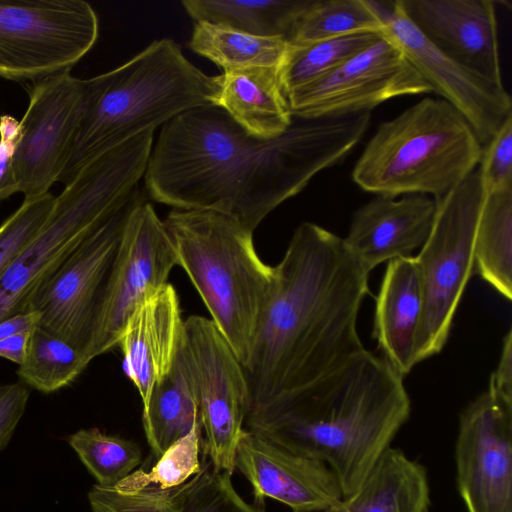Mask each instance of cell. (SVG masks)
Listing matches in <instances>:
<instances>
[{"label": "cell", "mask_w": 512, "mask_h": 512, "mask_svg": "<svg viewBox=\"0 0 512 512\" xmlns=\"http://www.w3.org/2000/svg\"><path fill=\"white\" fill-rule=\"evenodd\" d=\"M370 112L293 118L273 139L248 134L223 109L202 106L162 126L144 173L146 192L181 210H213L250 231L361 140Z\"/></svg>", "instance_id": "cell-1"}, {"label": "cell", "mask_w": 512, "mask_h": 512, "mask_svg": "<svg viewBox=\"0 0 512 512\" xmlns=\"http://www.w3.org/2000/svg\"><path fill=\"white\" fill-rule=\"evenodd\" d=\"M274 271L243 366L248 414L314 383L364 349L357 317L369 294L370 272L343 238L304 222Z\"/></svg>", "instance_id": "cell-2"}, {"label": "cell", "mask_w": 512, "mask_h": 512, "mask_svg": "<svg viewBox=\"0 0 512 512\" xmlns=\"http://www.w3.org/2000/svg\"><path fill=\"white\" fill-rule=\"evenodd\" d=\"M409 413L403 377L364 348L314 383L250 412L246 420L248 430L262 438L326 464L346 498Z\"/></svg>", "instance_id": "cell-3"}, {"label": "cell", "mask_w": 512, "mask_h": 512, "mask_svg": "<svg viewBox=\"0 0 512 512\" xmlns=\"http://www.w3.org/2000/svg\"><path fill=\"white\" fill-rule=\"evenodd\" d=\"M92 92L65 184L93 158L188 110L216 105L221 75H207L171 39L152 42L121 66L91 78Z\"/></svg>", "instance_id": "cell-4"}, {"label": "cell", "mask_w": 512, "mask_h": 512, "mask_svg": "<svg viewBox=\"0 0 512 512\" xmlns=\"http://www.w3.org/2000/svg\"><path fill=\"white\" fill-rule=\"evenodd\" d=\"M154 131L93 158L65 184L41 230L0 279V322L26 313L36 291L139 191Z\"/></svg>", "instance_id": "cell-5"}, {"label": "cell", "mask_w": 512, "mask_h": 512, "mask_svg": "<svg viewBox=\"0 0 512 512\" xmlns=\"http://www.w3.org/2000/svg\"><path fill=\"white\" fill-rule=\"evenodd\" d=\"M163 222L178 265L244 366L274 285V267L258 256L253 232L229 215L174 209Z\"/></svg>", "instance_id": "cell-6"}, {"label": "cell", "mask_w": 512, "mask_h": 512, "mask_svg": "<svg viewBox=\"0 0 512 512\" xmlns=\"http://www.w3.org/2000/svg\"><path fill=\"white\" fill-rule=\"evenodd\" d=\"M482 152L464 116L444 99L427 97L379 125L352 178L378 196L439 200L477 168Z\"/></svg>", "instance_id": "cell-7"}, {"label": "cell", "mask_w": 512, "mask_h": 512, "mask_svg": "<svg viewBox=\"0 0 512 512\" xmlns=\"http://www.w3.org/2000/svg\"><path fill=\"white\" fill-rule=\"evenodd\" d=\"M478 168L436 201L430 234L415 256L422 313L415 363L438 354L447 342L453 318L474 269V242L484 199Z\"/></svg>", "instance_id": "cell-8"}, {"label": "cell", "mask_w": 512, "mask_h": 512, "mask_svg": "<svg viewBox=\"0 0 512 512\" xmlns=\"http://www.w3.org/2000/svg\"><path fill=\"white\" fill-rule=\"evenodd\" d=\"M98 17L83 0H0V77L70 71L94 46Z\"/></svg>", "instance_id": "cell-9"}, {"label": "cell", "mask_w": 512, "mask_h": 512, "mask_svg": "<svg viewBox=\"0 0 512 512\" xmlns=\"http://www.w3.org/2000/svg\"><path fill=\"white\" fill-rule=\"evenodd\" d=\"M178 265L164 222L145 199L129 212L87 351L91 361L118 345L133 313L167 283Z\"/></svg>", "instance_id": "cell-10"}, {"label": "cell", "mask_w": 512, "mask_h": 512, "mask_svg": "<svg viewBox=\"0 0 512 512\" xmlns=\"http://www.w3.org/2000/svg\"><path fill=\"white\" fill-rule=\"evenodd\" d=\"M143 199L145 197L139 190L72 253L36 291L28 306L27 312L39 313L37 327L66 341L87 359L125 220Z\"/></svg>", "instance_id": "cell-11"}, {"label": "cell", "mask_w": 512, "mask_h": 512, "mask_svg": "<svg viewBox=\"0 0 512 512\" xmlns=\"http://www.w3.org/2000/svg\"><path fill=\"white\" fill-rule=\"evenodd\" d=\"M92 92L91 78L64 71L33 81L14 154L18 193L49 192L68 164Z\"/></svg>", "instance_id": "cell-12"}, {"label": "cell", "mask_w": 512, "mask_h": 512, "mask_svg": "<svg viewBox=\"0 0 512 512\" xmlns=\"http://www.w3.org/2000/svg\"><path fill=\"white\" fill-rule=\"evenodd\" d=\"M189 360L205 434V452L214 467L232 475L239 437L249 411L244 369L211 319L184 321Z\"/></svg>", "instance_id": "cell-13"}, {"label": "cell", "mask_w": 512, "mask_h": 512, "mask_svg": "<svg viewBox=\"0 0 512 512\" xmlns=\"http://www.w3.org/2000/svg\"><path fill=\"white\" fill-rule=\"evenodd\" d=\"M428 83L384 34L340 66L286 94L293 118L317 119L370 112L391 98L430 93Z\"/></svg>", "instance_id": "cell-14"}, {"label": "cell", "mask_w": 512, "mask_h": 512, "mask_svg": "<svg viewBox=\"0 0 512 512\" xmlns=\"http://www.w3.org/2000/svg\"><path fill=\"white\" fill-rule=\"evenodd\" d=\"M457 485L468 512H512V402L487 390L462 413Z\"/></svg>", "instance_id": "cell-15"}, {"label": "cell", "mask_w": 512, "mask_h": 512, "mask_svg": "<svg viewBox=\"0 0 512 512\" xmlns=\"http://www.w3.org/2000/svg\"><path fill=\"white\" fill-rule=\"evenodd\" d=\"M384 34L428 83L468 121L484 146L512 114L503 85L465 68L435 48L407 19L397 0L382 15Z\"/></svg>", "instance_id": "cell-16"}, {"label": "cell", "mask_w": 512, "mask_h": 512, "mask_svg": "<svg viewBox=\"0 0 512 512\" xmlns=\"http://www.w3.org/2000/svg\"><path fill=\"white\" fill-rule=\"evenodd\" d=\"M234 466L248 480L256 499L277 500L293 512L317 511L343 500L340 485L326 464L248 429L239 437Z\"/></svg>", "instance_id": "cell-17"}, {"label": "cell", "mask_w": 512, "mask_h": 512, "mask_svg": "<svg viewBox=\"0 0 512 512\" xmlns=\"http://www.w3.org/2000/svg\"><path fill=\"white\" fill-rule=\"evenodd\" d=\"M415 28L440 52L503 85L495 2L397 0Z\"/></svg>", "instance_id": "cell-18"}, {"label": "cell", "mask_w": 512, "mask_h": 512, "mask_svg": "<svg viewBox=\"0 0 512 512\" xmlns=\"http://www.w3.org/2000/svg\"><path fill=\"white\" fill-rule=\"evenodd\" d=\"M435 212L436 201L428 195H404L399 200L378 196L354 213L344 246L370 272L421 248Z\"/></svg>", "instance_id": "cell-19"}, {"label": "cell", "mask_w": 512, "mask_h": 512, "mask_svg": "<svg viewBox=\"0 0 512 512\" xmlns=\"http://www.w3.org/2000/svg\"><path fill=\"white\" fill-rule=\"evenodd\" d=\"M184 339L175 288L166 284L128 320L118 345L124 368L146 407L155 384L169 371Z\"/></svg>", "instance_id": "cell-20"}, {"label": "cell", "mask_w": 512, "mask_h": 512, "mask_svg": "<svg viewBox=\"0 0 512 512\" xmlns=\"http://www.w3.org/2000/svg\"><path fill=\"white\" fill-rule=\"evenodd\" d=\"M422 292L415 257L388 262L376 299L373 337L383 359L402 377L415 363Z\"/></svg>", "instance_id": "cell-21"}, {"label": "cell", "mask_w": 512, "mask_h": 512, "mask_svg": "<svg viewBox=\"0 0 512 512\" xmlns=\"http://www.w3.org/2000/svg\"><path fill=\"white\" fill-rule=\"evenodd\" d=\"M216 106L261 139L278 137L293 122L276 67L224 71Z\"/></svg>", "instance_id": "cell-22"}, {"label": "cell", "mask_w": 512, "mask_h": 512, "mask_svg": "<svg viewBox=\"0 0 512 512\" xmlns=\"http://www.w3.org/2000/svg\"><path fill=\"white\" fill-rule=\"evenodd\" d=\"M343 504L348 512H426V472L402 451L389 446L356 491L343 498Z\"/></svg>", "instance_id": "cell-23"}, {"label": "cell", "mask_w": 512, "mask_h": 512, "mask_svg": "<svg viewBox=\"0 0 512 512\" xmlns=\"http://www.w3.org/2000/svg\"><path fill=\"white\" fill-rule=\"evenodd\" d=\"M142 419L156 458L201 422L184 339L171 368L153 387Z\"/></svg>", "instance_id": "cell-24"}, {"label": "cell", "mask_w": 512, "mask_h": 512, "mask_svg": "<svg viewBox=\"0 0 512 512\" xmlns=\"http://www.w3.org/2000/svg\"><path fill=\"white\" fill-rule=\"evenodd\" d=\"M315 0H185L182 5L195 21L229 26L248 34L285 37Z\"/></svg>", "instance_id": "cell-25"}, {"label": "cell", "mask_w": 512, "mask_h": 512, "mask_svg": "<svg viewBox=\"0 0 512 512\" xmlns=\"http://www.w3.org/2000/svg\"><path fill=\"white\" fill-rule=\"evenodd\" d=\"M474 268L512 299V188L485 193L475 233Z\"/></svg>", "instance_id": "cell-26"}, {"label": "cell", "mask_w": 512, "mask_h": 512, "mask_svg": "<svg viewBox=\"0 0 512 512\" xmlns=\"http://www.w3.org/2000/svg\"><path fill=\"white\" fill-rule=\"evenodd\" d=\"M189 46L223 71L253 67L281 68L289 50L285 37L256 36L206 21L195 22Z\"/></svg>", "instance_id": "cell-27"}, {"label": "cell", "mask_w": 512, "mask_h": 512, "mask_svg": "<svg viewBox=\"0 0 512 512\" xmlns=\"http://www.w3.org/2000/svg\"><path fill=\"white\" fill-rule=\"evenodd\" d=\"M365 31L384 33L375 1L315 0L295 25L288 42L299 46Z\"/></svg>", "instance_id": "cell-28"}, {"label": "cell", "mask_w": 512, "mask_h": 512, "mask_svg": "<svg viewBox=\"0 0 512 512\" xmlns=\"http://www.w3.org/2000/svg\"><path fill=\"white\" fill-rule=\"evenodd\" d=\"M89 363L81 351L36 326L17 375L27 387L52 393L72 383Z\"/></svg>", "instance_id": "cell-29"}, {"label": "cell", "mask_w": 512, "mask_h": 512, "mask_svg": "<svg viewBox=\"0 0 512 512\" xmlns=\"http://www.w3.org/2000/svg\"><path fill=\"white\" fill-rule=\"evenodd\" d=\"M383 36L384 33L365 31L306 45L289 44L280 68V82L285 95L340 66Z\"/></svg>", "instance_id": "cell-30"}, {"label": "cell", "mask_w": 512, "mask_h": 512, "mask_svg": "<svg viewBox=\"0 0 512 512\" xmlns=\"http://www.w3.org/2000/svg\"><path fill=\"white\" fill-rule=\"evenodd\" d=\"M68 443L102 487H114L136 470L142 459L136 443L98 428L80 429L69 436Z\"/></svg>", "instance_id": "cell-31"}, {"label": "cell", "mask_w": 512, "mask_h": 512, "mask_svg": "<svg viewBox=\"0 0 512 512\" xmlns=\"http://www.w3.org/2000/svg\"><path fill=\"white\" fill-rule=\"evenodd\" d=\"M201 436L202 426L198 422L186 436L157 457L150 469H136L112 488L134 494L148 489L168 491L180 487L201 469Z\"/></svg>", "instance_id": "cell-32"}, {"label": "cell", "mask_w": 512, "mask_h": 512, "mask_svg": "<svg viewBox=\"0 0 512 512\" xmlns=\"http://www.w3.org/2000/svg\"><path fill=\"white\" fill-rule=\"evenodd\" d=\"M171 493L179 512H263L247 503L235 490L231 475L210 461Z\"/></svg>", "instance_id": "cell-33"}, {"label": "cell", "mask_w": 512, "mask_h": 512, "mask_svg": "<svg viewBox=\"0 0 512 512\" xmlns=\"http://www.w3.org/2000/svg\"><path fill=\"white\" fill-rule=\"evenodd\" d=\"M50 192L24 198L0 226V279L43 227L53 208Z\"/></svg>", "instance_id": "cell-34"}, {"label": "cell", "mask_w": 512, "mask_h": 512, "mask_svg": "<svg viewBox=\"0 0 512 512\" xmlns=\"http://www.w3.org/2000/svg\"><path fill=\"white\" fill-rule=\"evenodd\" d=\"M88 501L92 512H179L171 490L128 494L95 484L88 492Z\"/></svg>", "instance_id": "cell-35"}, {"label": "cell", "mask_w": 512, "mask_h": 512, "mask_svg": "<svg viewBox=\"0 0 512 512\" xmlns=\"http://www.w3.org/2000/svg\"><path fill=\"white\" fill-rule=\"evenodd\" d=\"M479 164L485 193L512 188V114L483 146Z\"/></svg>", "instance_id": "cell-36"}, {"label": "cell", "mask_w": 512, "mask_h": 512, "mask_svg": "<svg viewBox=\"0 0 512 512\" xmlns=\"http://www.w3.org/2000/svg\"><path fill=\"white\" fill-rule=\"evenodd\" d=\"M20 124L11 115L0 116V200L18 193L14 154L20 141Z\"/></svg>", "instance_id": "cell-37"}, {"label": "cell", "mask_w": 512, "mask_h": 512, "mask_svg": "<svg viewBox=\"0 0 512 512\" xmlns=\"http://www.w3.org/2000/svg\"><path fill=\"white\" fill-rule=\"evenodd\" d=\"M29 395L28 387L20 381L0 385V452L8 445L23 417Z\"/></svg>", "instance_id": "cell-38"}, {"label": "cell", "mask_w": 512, "mask_h": 512, "mask_svg": "<svg viewBox=\"0 0 512 512\" xmlns=\"http://www.w3.org/2000/svg\"><path fill=\"white\" fill-rule=\"evenodd\" d=\"M488 390L512 402V331L503 339V346L496 370L491 375Z\"/></svg>", "instance_id": "cell-39"}, {"label": "cell", "mask_w": 512, "mask_h": 512, "mask_svg": "<svg viewBox=\"0 0 512 512\" xmlns=\"http://www.w3.org/2000/svg\"><path fill=\"white\" fill-rule=\"evenodd\" d=\"M32 330L15 333L2 339L0 341V357L10 360L18 366L21 365L27 355Z\"/></svg>", "instance_id": "cell-40"}, {"label": "cell", "mask_w": 512, "mask_h": 512, "mask_svg": "<svg viewBox=\"0 0 512 512\" xmlns=\"http://www.w3.org/2000/svg\"><path fill=\"white\" fill-rule=\"evenodd\" d=\"M39 313L35 311L18 314L0 322V341L12 334L29 331L37 326Z\"/></svg>", "instance_id": "cell-41"}, {"label": "cell", "mask_w": 512, "mask_h": 512, "mask_svg": "<svg viewBox=\"0 0 512 512\" xmlns=\"http://www.w3.org/2000/svg\"><path fill=\"white\" fill-rule=\"evenodd\" d=\"M312 512H348V511L346 510V508L343 504V500H342L335 505H332L330 507H327V508H324L321 510L312 511Z\"/></svg>", "instance_id": "cell-42"}]
</instances>
